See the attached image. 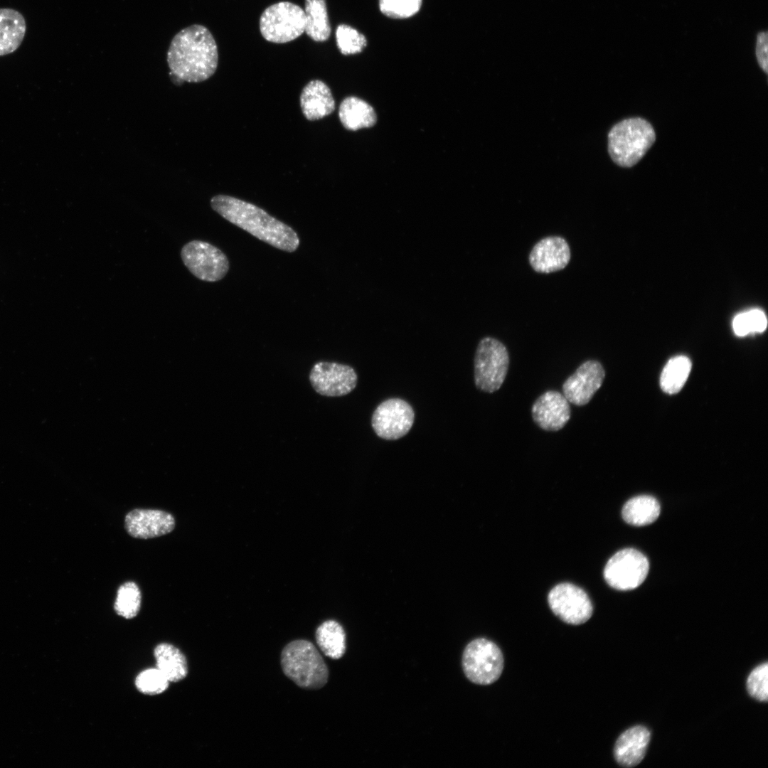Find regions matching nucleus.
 <instances>
[{
  "label": "nucleus",
  "instance_id": "obj_1",
  "mask_svg": "<svg viewBox=\"0 0 768 768\" xmlns=\"http://www.w3.org/2000/svg\"><path fill=\"white\" fill-rule=\"evenodd\" d=\"M218 53L215 41L204 26L193 24L173 38L167 63L172 82H200L211 77L218 67Z\"/></svg>",
  "mask_w": 768,
  "mask_h": 768
},
{
  "label": "nucleus",
  "instance_id": "obj_2",
  "mask_svg": "<svg viewBox=\"0 0 768 768\" xmlns=\"http://www.w3.org/2000/svg\"><path fill=\"white\" fill-rule=\"evenodd\" d=\"M210 206L228 222L277 249L293 252L299 247V238L294 229L252 203L216 195Z\"/></svg>",
  "mask_w": 768,
  "mask_h": 768
},
{
  "label": "nucleus",
  "instance_id": "obj_3",
  "mask_svg": "<svg viewBox=\"0 0 768 768\" xmlns=\"http://www.w3.org/2000/svg\"><path fill=\"white\" fill-rule=\"evenodd\" d=\"M656 140L652 125L641 117H631L614 124L608 134V151L618 166L636 164Z\"/></svg>",
  "mask_w": 768,
  "mask_h": 768
},
{
  "label": "nucleus",
  "instance_id": "obj_4",
  "mask_svg": "<svg viewBox=\"0 0 768 768\" xmlns=\"http://www.w3.org/2000/svg\"><path fill=\"white\" fill-rule=\"evenodd\" d=\"M284 675L302 688L317 690L326 685L328 668L315 646L303 639L287 644L281 653Z\"/></svg>",
  "mask_w": 768,
  "mask_h": 768
},
{
  "label": "nucleus",
  "instance_id": "obj_5",
  "mask_svg": "<svg viewBox=\"0 0 768 768\" xmlns=\"http://www.w3.org/2000/svg\"><path fill=\"white\" fill-rule=\"evenodd\" d=\"M509 366V355L499 340L486 336L478 343L474 361V383L481 391L492 393L503 383Z\"/></svg>",
  "mask_w": 768,
  "mask_h": 768
},
{
  "label": "nucleus",
  "instance_id": "obj_6",
  "mask_svg": "<svg viewBox=\"0 0 768 768\" xmlns=\"http://www.w3.org/2000/svg\"><path fill=\"white\" fill-rule=\"evenodd\" d=\"M503 656L493 641L479 638L469 642L462 654V668L466 678L478 685L496 681L503 669Z\"/></svg>",
  "mask_w": 768,
  "mask_h": 768
},
{
  "label": "nucleus",
  "instance_id": "obj_7",
  "mask_svg": "<svg viewBox=\"0 0 768 768\" xmlns=\"http://www.w3.org/2000/svg\"><path fill=\"white\" fill-rule=\"evenodd\" d=\"M304 11L289 1H280L267 7L260 18L263 38L275 43H284L299 37L305 31Z\"/></svg>",
  "mask_w": 768,
  "mask_h": 768
},
{
  "label": "nucleus",
  "instance_id": "obj_8",
  "mask_svg": "<svg viewBox=\"0 0 768 768\" xmlns=\"http://www.w3.org/2000/svg\"><path fill=\"white\" fill-rule=\"evenodd\" d=\"M181 258L188 271L200 280L214 282L228 273L229 260L225 254L213 245L193 240L181 250Z\"/></svg>",
  "mask_w": 768,
  "mask_h": 768
},
{
  "label": "nucleus",
  "instance_id": "obj_9",
  "mask_svg": "<svg viewBox=\"0 0 768 768\" xmlns=\"http://www.w3.org/2000/svg\"><path fill=\"white\" fill-rule=\"evenodd\" d=\"M649 561L641 552L633 548L618 551L609 560L604 570L607 584L618 590H631L639 587L649 572Z\"/></svg>",
  "mask_w": 768,
  "mask_h": 768
},
{
  "label": "nucleus",
  "instance_id": "obj_10",
  "mask_svg": "<svg viewBox=\"0 0 768 768\" xmlns=\"http://www.w3.org/2000/svg\"><path fill=\"white\" fill-rule=\"evenodd\" d=\"M414 420L412 406L402 399L394 398L378 405L372 415L371 425L379 437L396 440L409 432Z\"/></svg>",
  "mask_w": 768,
  "mask_h": 768
},
{
  "label": "nucleus",
  "instance_id": "obj_11",
  "mask_svg": "<svg viewBox=\"0 0 768 768\" xmlns=\"http://www.w3.org/2000/svg\"><path fill=\"white\" fill-rule=\"evenodd\" d=\"M548 602L551 611L569 624H584L593 612L587 593L570 583H561L554 587L548 594Z\"/></svg>",
  "mask_w": 768,
  "mask_h": 768
},
{
  "label": "nucleus",
  "instance_id": "obj_12",
  "mask_svg": "<svg viewBox=\"0 0 768 768\" xmlns=\"http://www.w3.org/2000/svg\"><path fill=\"white\" fill-rule=\"evenodd\" d=\"M309 381L318 394L326 397H340L355 389L358 376L350 366L319 361L311 368Z\"/></svg>",
  "mask_w": 768,
  "mask_h": 768
},
{
  "label": "nucleus",
  "instance_id": "obj_13",
  "mask_svg": "<svg viewBox=\"0 0 768 768\" xmlns=\"http://www.w3.org/2000/svg\"><path fill=\"white\" fill-rule=\"evenodd\" d=\"M605 377L602 364L595 360L582 363L562 385L566 399L575 405L587 404L600 388Z\"/></svg>",
  "mask_w": 768,
  "mask_h": 768
},
{
  "label": "nucleus",
  "instance_id": "obj_14",
  "mask_svg": "<svg viewBox=\"0 0 768 768\" xmlns=\"http://www.w3.org/2000/svg\"><path fill=\"white\" fill-rule=\"evenodd\" d=\"M571 257L567 240L558 235L547 236L538 241L529 254L531 267L538 273H551L563 270Z\"/></svg>",
  "mask_w": 768,
  "mask_h": 768
},
{
  "label": "nucleus",
  "instance_id": "obj_15",
  "mask_svg": "<svg viewBox=\"0 0 768 768\" xmlns=\"http://www.w3.org/2000/svg\"><path fill=\"white\" fill-rule=\"evenodd\" d=\"M124 526L132 537L149 539L171 533L175 527V520L166 511L137 508L126 515Z\"/></svg>",
  "mask_w": 768,
  "mask_h": 768
},
{
  "label": "nucleus",
  "instance_id": "obj_16",
  "mask_svg": "<svg viewBox=\"0 0 768 768\" xmlns=\"http://www.w3.org/2000/svg\"><path fill=\"white\" fill-rule=\"evenodd\" d=\"M531 413L533 421L539 427L547 431H558L569 421L570 406L563 394L548 390L535 401Z\"/></svg>",
  "mask_w": 768,
  "mask_h": 768
},
{
  "label": "nucleus",
  "instance_id": "obj_17",
  "mask_svg": "<svg viewBox=\"0 0 768 768\" xmlns=\"http://www.w3.org/2000/svg\"><path fill=\"white\" fill-rule=\"evenodd\" d=\"M651 732L643 725H636L623 732L614 747L616 762L624 767L639 764L644 758L650 742Z\"/></svg>",
  "mask_w": 768,
  "mask_h": 768
},
{
  "label": "nucleus",
  "instance_id": "obj_18",
  "mask_svg": "<svg viewBox=\"0 0 768 768\" xmlns=\"http://www.w3.org/2000/svg\"><path fill=\"white\" fill-rule=\"evenodd\" d=\"M300 105L304 117L310 121L331 114L335 110V101L330 88L320 80H313L303 88Z\"/></svg>",
  "mask_w": 768,
  "mask_h": 768
},
{
  "label": "nucleus",
  "instance_id": "obj_19",
  "mask_svg": "<svg viewBox=\"0 0 768 768\" xmlns=\"http://www.w3.org/2000/svg\"><path fill=\"white\" fill-rule=\"evenodd\" d=\"M26 31L23 16L11 8H0V56L14 53L21 45Z\"/></svg>",
  "mask_w": 768,
  "mask_h": 768
},
{
  "label": "nucleus",
  "instance_id": "obj_20",
  "mask_svg": "<svg viewBox=\"0 0 768 768\" xmlns=\"http://www.w3.org/2000/svg\"><path fill=\"white\" fill-rule=\"evenodd\" d=\"M338 117L343 126L351 131L371 127L377 122L373 107L355 96L347 97L341 102Z\"/></svg>",
  "mask_w": 768,
  "mask_h": 768
},
{
  "label": "nucleus",
  "instance_id": "obj_21",
  "mask_svg": "<svg viewBox=\"0 0 768 768\" xmlns=\"http://www.w3.org/2000/svg\"><path fill=\"white\" fill-rule=\"evenodd\" d=\"M156 668L169 682H178L188 674L187 661L183 654L176 646L161 643L154 651Z\"/></svg>",
  "mask_w": 768,
  "mask_h": 768
},
{
  "label": "nucleus",
  "instance_id": "obj_22",
  "mask_svg": "<svg viewBox=\"0 0 768 768\" xmlns=\"http://www.w3.org/2000/svg\"><path fill=\"white\" fill-rule=\"evenodd\" d=\"M304 32L313 41L324 42L331 33L326 0H305Z\"/></svg>",
  "mask_w": 768,
  "mask_h": 768
},
{
  "label": "nucleus",
  "instance_id": "obj_23",
  "mask_svg": "<svg viewBox=\"0 0 768 768\" xmlns=\"http://www.w3.org/2000/svg\"><path fill=\"white\" fill-rule=\"evenodd\" d=\"M624 520L633 526H641L654 522L660 514L658 501L651 496L642 495L629 499L622 508Z\"/></svg>",
  "mask_w": 768,
  "mask_h": 768
},
{
  "label": "nucleus",
  "instance_id": "obj_24",
  "mask_svg": "<svg viewBox=\"0 0 768 768\" xmlns=\"http://www.w3.org/2000/svg\"><path fill=\"white\" fill-rule=\"evenodd\" d=\"M316 641L321 651L333 659L341 658L346 651V634L334 620L323 622L316 630Z\"/></svg>",
  "mask_w": 768,
  "mask_h": 768
},
{
  "label": "nucleus",
  "instance_id": "obj_25",
  "mask_svg": "<svg viewBox=\"0 0 768 768\" xmlns=\"http://www.w3.org/2000/svg\"><path fill=\"white\" fill-rule=\"evenodd\" d=\"M691 367L690 360L685 356L671 358L661 374L660 385L663 391L668 394L678 393L685 385Z\"/></svg>",
  "mask_w": 768,
  "mask_h": 768
},
{
  "label": "nucleus",
  "instance_id": "obj_26",
  "mask_svg": "<svg viewBox=\"0 0 768 768\" xmlns=\"http://www.w3.org/2000/svg\"><path fill=\"white\" fill-rule=\"evenodd\" d=\"M141 602L139 587L134 582L128 581L119 587L114 609L118 615L125 619H132L138 614Z\"/></svg>",
  "mask_w": 768,
  "mask_h": 768
},
{
  "label": "nucleus",
  "instance_id": "obj_27",
  "mask_svg": "<svg viewBox=\"0 0 768 768\" xmlns=\"http://www.w3.org/2000/svg\"><path fill=\"white\" fill-rule=\"evenodd\" d=\"M337 48L344 55L361 53L367 46L366 36L347 24H339L336 30Z\"/></svg>",
  "mask_w": 768,
  "mask_h": 768
},
{
  "label": "nucleus",
  "instance_id": "obj_28",
  "mask_svg": "<svg viewBox=\"0 0 768 768\" xmlns=\"http://www.w3.org/2000/svg\"><path fill=\"white\" fill-rule=\"evenodd\" d=\"M422 0H378L380 11L393 19H405L417 14Z\"/></svg>",
  "mask_w": 768,
  "mask_h": 768
},
{
  "label": "nucleus",
  "instance_id": "obj_29",
  "mask_svg": "<svg viewBox=\"0 0 768 768\" xmlns=\"http://www.w3.org/2000/svg\"><path fill=\"white\" fill-rule=\"evenodd\" d=\"M169 681L156 668L142 671L136 678L135 685L141 693L146 695H157L164 692Z\"/></svg>",
  "mask_w": 768,
  "mask_h": 768
},
{
  "label": "nucleus",
  "instance_id": "obj_30",
  "mask_svg": "<svg viewBox=\"0 0 768 768\" xmlns=\"http://www.w3.org/2000/svg\"><path fill=\"white\" fill-rule=\"evenodd\" d=\"M749 695L759 702L768 700V664L767 662L756 666L749 674L746 681Z\"/></svg>",
  "mask_w": 768,
  "mask_h": 768
},
{
  "label": "nucleus",
  "instance_id": "obj_31",
  "mask_svg": "<svg viewBox=\"0 0 768 768\" xmlns=\"http://www.w3.org/2000/svg\"><path fill=\"white\" fill-rule=\"evenodd\" d=\"M767 41V31H760L757 34L755 55L758 65L765 73L768 72Z\"/></svg>",
  "mask_w": 768,
  "mask_h": 768
},
{
  "label": "nucleus",
  "instance_id": "obj_32",
  "mask_svg": "<svg viewBox=\"0 0 768 768\" xmlns=\"http://www.w3.org/2000/svg\"><path fill=\"white\" fill-rule=\"evenodd\" d=\"M745 312L750 333H762L766 329L767 317L762 310L753 309Z\"/></svg>",
  "mask_w": 768,
  "mask_h": 768
},
{
  "label": "nucleus",
  "instance_id": "obj_33",
  "mask_svg": "<svg viewBox=\"0 0 768 768\" xmlns=\"http://www.w3.org/2000/svg\"><path fill=\"white\" fill-rule=\"evenodd\" d=\"M732 328L735 334L738 336H744L750 334L745 312L740 313L735 316L732 321Z\"/></svg>",
  "mask_w": 768,
  "mask_h": 768
}]
</instances>
